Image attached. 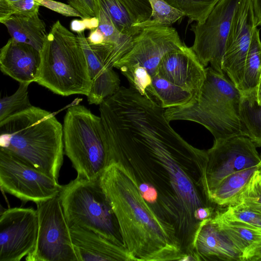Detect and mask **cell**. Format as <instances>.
I'll list each match as a JSON object with an SVG mask.
<instances>
[{
	"mask_svg": "<svg viewBox=\"0 0 261 261\" xmlns=\"http://www.w3.org/2000/svg\"><path fill=\"white\" fill-rule=\"evenodd\" d=\"M132 260H187L174 226L161 219L141 195L129 170L111 162L99 177Z\"/></svg>",
	"mask_w": 261,
	"mask_h": 261,
	"instance_id": "1",
	"label": "cell"
},
{
	"mask_svg": "<svg viewBox=\"0 0 261 261\" xmlns=\"http://www.w3.org/2000/svg\"><path fill=\"white\" fill-rule=\"evenodd\" d=\"M0 146L58 179L64 153L63 125L50 112L32 106L0 121Z\"/></svg>",
	"mask_w": 261,
	"mask_h": 261,
	"instance_id": "2",
	"label": "cell"
},
{
	"mask_svg": "<svg viewBox=\"0 0 261 261\" xmlns=\"http://www.w3.org/2000/svg\"><path fill=\"white\" fill-rule=\"evenodd\" d=\"M206 77L198 92L187 104L165 109L170 122L187 120L201 124L217 139L247 134L240 116L242 94L228 77L206 67Z\"/></svg>",
	"mask_w": 261,
	"mask_h": 261,
	"instance_id": "3",
	"label": "cell"
},
{
	"mask_svg": "<svg viewBox=\"0 0 261 261\" xmlns=\"http://www.w3.org/2000/svg\"><path fill=\"white\" fill-rule=\"evenodd\" d=\"M40 53L36 82L63 96L89 94L91 82L87 60L76 35L56 21Z\"/></svg>",
	"mask_w": 261,
	"mask_h": 261,
	"instance_id": "4",
	"label": "cell"
},
{
	"mask_svg": "<svg viewBox=\"0 0 261 261\" xmlns=\"http://www.w3.org/2000/svg\"><path fill=\"white\" fill-rule=\"evenodd\" d=\"M64 152L77 176L94 180L106 167L105 137L100 116L81 105L69 107L63 124Z\"/></svg>",
	"mask_w": 261,
	"mask_h": 261,
	"instance_id": "5",
	"label": "cell"
},
{
	"mask_svg": "<svg viewBox=\"0 0 261 261\" xmlns=\"http://www.w3.org/2000/svg\"><path fill=\"white\" fill-rule=\"evenodd\" d=\"M59 195L69 227L87 228L122 244L116 218L99 178L91 180L76 176L62 186Z\"/></svg>",
	"mask_w": 261,
	"mask_h": 261,
	"instance_id": "6",
	"label": "cell"
},
{
	"mask_svg": "<svg viewBox=\"0 0 261 261\" xmlns=\"http://www.w3.org/2000/svg\"><path fill=\"white\" fill-rule=\"evenodd\" d=\"M185 44L175 29L168 26L143 28L133 38V45L114 65L128 81L130 87L148 97L147 91L163 58Z\"/></svg>",
	"mask_w": 261,
	"mask_h": 261,
	"instance_id": "7",
	"label": "cell"
},
{
	"mask_svg": "<svg viewBox=\"0 0 261 261\" xmlns=\"http://www.w3.org/2000/svg\"><path fill=\"white\" fill-rule=\"evenodd\" d=\"M39 228L27 261H78L59 195L36 203Z\"/></svg>",
	"mask_w": 261,
	"mask_h": 261,
	"instance_id": "8",
	"label": "cell"
},
{
	"mask_svg": "<svg viewBox=\"0 0 261 261\" xmlns=\"http://www.w3.org/2000/svg\"><path fill=\"white\" fill-rule=\"evenodd\" d=\"M1 189L24 202L36 204L59 195L58 179L38 170L19 158L0 148Z\"/></svg>",
	"mask_w": 261,
	"mask_h": 261,
	"instance_id": "9",
	"label": "cell"
},
{
	"mask_svg": "<svg viewBox=\"0 0 261 261\" xmlns=\"http://www.w3.org/2000/svg\"><path fill=\"white\" fill-rule=\"evenodd\" d=\"M239 1L220 0L203 22L191 26L195 38L191 48L204 67L210 64L214 69L224 73L222 62L225 44Z\"/></svg>",
	"mask_w": 261,
	"mask_h": 261,
	"instance_id": "10",
	"label": "cell"
},
{
	"mask_svg": "<svg viewBox=\"0 0 261 261\" xmlns=\"http://www.w3.org/2000/svg\"><path fill=\"white\" fill-rule=\"evenodd\" d=\"M256 147L244 136L214 139L212 147L207 150L205 182L209 197L211 192L226 176L258 166L261 159Z\"/></svg>",
	"mask_w": 261,
	"mask_h": 261,
	"instance_id": "11",
	"label": "cell"
},
{
	"mask_svg": "<svg viewBox=\"0 0 261 261\" xmlns=\"http://www.w3.org/2000/svg\"><path fill=\"white\" fill-rule=\"evenodd\" d=\"M39 228L37 210L16 207L0 216V261H20L34 249Z\"/></svg>",
	"mask_w": 261,
	"mask_h": 261,
	"instance_id": "12",
	"label": "cell"
},
{
	"mask_svg": "<svg viewBox=\"0 0 261 261\" xmlns=\"http://www.w3.org/2000/svg\"><path fill=\"white\" fill-rule=\"evenodd\" d=\"M256 28L253 0H240L233 15L222 62L223 73L239 90L246 57Z\"/></svg>",
	"mask_w": 261,
	"mask_h": 261,
	"instance_id": "13",
	"label": "cell"
},
{
	"mask_svg": "<svg viewBox=\"0 0 261 261\" xmlns=\"http://www.w3.org/2000/svg\"><path fill=\"white\" fill-rule=\"evenodd\" d=\"M191 47L167 53L162 59L156 74L191 92L193 97L199 91L205 77L206 69Z\"/></svg>",
	"mask_w": 261,
	"mask_h": 261,
	"instance_id": "14",
	"label": "cell"
},
{
	"mask_svg": "<svg viewBox=\"0 0 261 261\" xmlns=\"http://www.w3.org/2000/svg\"><path fill=\"white\" fill-rule=\"evenodd\" d=\"M191 256L194 260L243 261V253L212 216L199 222L193 239Z\"/></svg>",
	"mask_w": 261,
	"mask_h": 261,
	"instance_id": "15",
	"label": "cell"
},
{
	"mask_svg": "<svg viewBox=\"0 0 261 261\" xmlns=\"http://www.w3.org/2000/svg\"><path fill=\"white\" fill-rule=\"evenodd\" d=\"M70 231L78 261L132 260L121 243L77 225Z\"/></svg>",
	"mask_w": 261,
	"mask_h": 261,
	"instance_id": "16",
	"label": "cell"
},
{
	"mask_svg": "<svg viewBox=\"0 0 261 261\" xmlns=\"http://www.w3.org/2000/svg\"><path fill=\"white\" fill-rule=\"evenodd\" d=\"M40 53L32 46L10 38L1 49L2 72L19 83L36 81L40 64Z\"/></svg>",
	"mask_w": 261,
	"mask_h": 261,
	"instance_id": "17",
	"label": "cell"
},
{
	"mask_svg": "<svg viewBox=\"0 0 261 261\" xmlns=\"http://www.w3.org/2000/svg\"><path fill=\"white\" fill-rule=\"evenodd\" d=\"M76 35L86 57L91 82L87 96L88 101L90 105H99L120 88L119 77L113 68L104 65L90 45L84 32L77 33Z\"/></svg>",
	"mask_w": 261,
	"mask_h": 261,
	"instance_id": "18",
	"label": "cell"
},
{
	"mask_svg": "<svg viewBox=\"0 0 261 261\" xmlns=\"http://www.w3.org/2000/svg\"><path fill=\"white\" fill-rule=\"evenodd\" d=\"M3 24L12 39L29 44L40 52L48 34L39 13L31 15L13 14Z\"/></svg>",
	"mask_w": 261,
	"mask_h": 261,
	"instance_id": "19",
	"label": "cell"
},
{
	"mask_svg": "<svg viewBox=\"0 0 261 261\" xmlns=\"http://www.w3.org/2000/svg\"><path fill=\"white\" fill-rule=\"evenodd\" d=\"M258 166L234 172L224 177L210 194L213 204L226 207L240 194Z\"/></svg>",
	"mask_w": 261,
	"mask_h": 261,
	"instance_id": "20",
	"label": "cell"
},
{
	"mask_svg": "<svg viewBox=\"0 0 261 261\" xmlns=\"http://www.w3.org/2000/svg\"><path fill=\"white\" fill-rule=\"evenodd\" d=\"M147 94L149 97L153 99L165 109L184 106L193 98L191 92L171 83L158 74L152 77Z\"/></svg>",
	"mask_w": 261,
	"mask_h": 261,
	"instance_id": "21",
	"label": "cell"
},
{
	"mask_svg": "<svg viewBox=\"0 0 261 261\" xmlns=\"http://www.w3.org/2000/svg\"><path fill=\"white\" fill-rule=\"evenodd\" d=\"M261 75V40L259 31H254L246 57L240 92L242 94H256Z\"/></svg>",
	"mask_w": 261,
	"mask_h": 261,
	"instance_id": "22",
	"label": "cell"
},
{
	"mask_svg": "<svg viewBox=\"0 0 261 261\" xmlns=\"http://www.w3.org/2000/svg\"><path fill=\"white\" fill-rule=\"evenodd\" d=\"M212 217L218 226L244 254L261 241V231L223 218L217 210Z\"/></svg>",
	"mask_w": 261,
	"mask_h": 261,
	"instance_id": "23",
	"label": "cell"
},
{
	"mask_svg": "<svg viewBox=\"0 0 261 261\" xmlns=\"http://www.w3.org/2000/svg\"><path fill=\"white\" fill-rule=\"evenodd\" d=\"M240 116L248 137L256 147H261V105L256 95L242 94Z\"/></svg>",
	"mask_w": 261,
	"mask_h": 261,
	"instance_id": "24",
	"label": "cell"
},
{
	"mask_svg": "<svg viewBox=\"0 0 261 261\" xmlns=\"http://www.w3.org/2000/svg\"><path fill=\"white\" fill-rule=\"evenodd\" d=\"M95 6L102 9L122 34L135 36L141 30L135 25L125 8L117 0H93Z\"/></svg>",
	"mask_w": 261,
	"mask_h": 261,
	"instance_id": "25",
	"label": "cell"
},
{
	"mask_svg": "<svg viewBox=\"0 0 261 261\" xmlns=\"http://www.w3.org/2000/svg\"><path fill=\"white\" fill-rule=\"evenodd\" d=\"M152 13L146 21L135 24L139 28L150 26H168L185 16L184 13L171 6L164 0H149Z\"/></svg>",
	"mask_w": 261,
	"mask_h": 261,
	"instance_id": "26",
	"label": "cell"
},
{
	"mask_svg": "<svg viewBox=\"0 0 261 261\" xmlns=\"http://www.w3.org/2000/svg\"><path fill=\"white\" fill-rule=\"evenodd\" d=\"M185 14L189 23H202L220 0H164Z\"/></svg>",
	"mask_w": 261,
	"mask_h": 261,
	"instance_id": "27",
	"label": "cell"
},
{
	"mask_svg": "<svg viewBox=\"0 0 261 261\" xmlns=\"http://www.w3.org/2000/svg\"><path fill=\"white\" fill-rule=\"evenodd\" d=\"M217 211L227 220L261 231V213L244 203H237Z\"/></svg>",
	"mask_w": 261,
	"mask_h": 261,
	"instance_id": "28",
	"label": "cell"
},
{
	"mask_svg": "<svg viewBox=\"0 0 261 261\" xmlns=\"http://www.w3.org/2000/svg\"><path fill=\"white\" fill-rule=\"evenodd\" d=\"M29 84L20 83L15 92L0 100V121L31 107L29 98Z\"/></svg>",
	"mask_w": 261,
	"mask_h": 261,
	"instance_id": "29",
	"label": "cell"
},
{
	"mask_svg": "<svg viewBox=\"0 0 261 261\" xmlns=\"http://www.w3.org/2000/svg\"><path fill=\"white\" fill-rule=\"evenodd\" d=\"M239 203H244L261 213V172L258 170L254 172L247 185L229 205Z\"/></svg>",
	"mask_w": 261,
	"mask_h": 261,
	"instance_id": "30",
	"label": "cell"
},
{
	"mask_svg": "<svg viewBox=\"0 0 261 261\" xmlns=\"http://www.w3.org/2000/svg\"><path fill=\"white\" fill-rule=\"evenodd\" d=\"M96 16L99 20L98 29L104 36L105 42L121 45L133 39L134 37L122 34L115 27L109 16L98 6H95Z\"/></svg>",
	"mask_w": 261,
	"mask_h": 261,
	"instance_id": "31",
	"label": "cell"
},
{
	"mask_svg": "<svg viewBox=\"0 0 261 261\" xmlns=\"http://www.w3.org/2000/svg\"><path fill=\"white\" fill-rule=\"evenodd\" d=\"M117 1L127 10L135 24L147 20L152 13V8L149 0Z\"/></svg>",
	"mask_w": 261,
	"mask_h": 261,
	"instance_id": "32",
	"label": "cell"
},
{
	"mask_svg": "<svg viewBox=\"0 0 261 261\" xmlns=\"http://www.w3.org/2000/svg\"><path fill=\"white\" fill-rule=\"evenodd\" d=\"M40 6L45 7L66 17H79L82 19L81 14L70 5L54 0H36Z\"/></svg>",
	"mask_w": 261,
	"mask_h": 261,
	"instance_id": "33",
	"label": "cell"
},
{
	"mask_svg": "<svg viewBox=\"0 0 261 261\" xmlns=\"http://www.w3.org/2000/svg\"><path fill=\"white\" fill-rule=\"evenodd\" d=\"M14 14L31 15L39 13L40 4L36 0H19L11 2Z\"/></svg>",
	"mask_w": 261,
	"mask_h": 261,
	"instance_id": "34",
	"label": "cell"
},
{
	"mask_svg": "<svg viewBox=\"0 0 261 261\" xmlns=\"http://www.w3.org/2000/svg\"><path fill=\"white\" fill-rule=\"evenodd\" d=\"M69 5L76 9L82 16V19L96 16L93 0H67Z\"/></svg>",
	"mask_w": 261,
	"mask_h": 261,
	"instance_id": "35",
	"label": "cell"
},
{
	"mask_svg": "<svg viewBox=\"0 0 261 261\" xmlns=\"http://www.w3.org/2000/svg\"><path fill=\"white\" fill-rule=\"evenodd\" d=\"M14 14L11 3L8 0H0V22L4 23Z\"/></svg>",
	"mask_w": 261,
	"mask_h": 261,
	"instance_id": "36",
	"label": "cell"
},
{
	"mask_svg": "<svg viewBox=\"0 0 261 261\" xmlns=\"http://www.w3.org/2000/svg\"><path fill=\"white\" fill-rule=\"evenodd\" d=\"M243 261H261V241L244 254Z\"/></svg>",
	"mask_w": 261,
	"mask_h": 261,
	"instance_id": "37",
	"label": "cell"
},
{
	"mask_svg": "<svg viewBox=\"0 0 261 261\" xmlns=\"http://www.w3.org/2000/svg\"><path fill=\"white\" fill-rule=\"evenodd\" d=\"M215 206H205L199 207L195 212L194 217L198 222L211 217L214 212Z\"/></svg>",
	"mask_w": 261,
	"mask_h": 261,
	"instance_id": "38",
	"label": "cell"
},
{
	"mask_svg": "<svg viewBox=\"0 0 261 261\" xmlns=\"http://www.w3.org/2000/svg\"><path fill=\"white\" fill-rule=\"evenodd\" d=\"M91 45H98L103 42L105 38L101 31L97 28L90 31V35L87 38Z\"/></svg>",
	"mask_w": 261,
	"mask_h": 261,
	"instance_id": "39",
	"label": "cell"
},
{
	"mask_svg": "<svg viewBox=\"0 0 261 261\" xmlns=\"http://www.w3.org/2000/svg\"><path fill=\"white\" fill-rule=\"evenodd\" d=\"M70 29L72 31L79 33L84 32L86 27L82 19H74L70 23Z\"/></svg>",
	"mask_w": 261,
	"mask_h": 261,
	"instance_id": "40",
	"label": "cell"
},
{
	"mask_svg": "<svg viewBox=\"0 0 261 261\" xmlns=\"http://www.w3.org/2000/svg\"><path fill=\"white\" fill-rule=\"evenodd\" d=\"M256 25L261 26V0H253Z\"/></svg>",
	"mask_w": 261,
	"mask_h": 261,
	"instance_id": "41",
	"label": "cell"
},
{
	"mask_svg": "<svg viewBox=\"0 0 261 261\" xmlns=\"http://www.w3.org/2000/svg\"><path fill=\"white\" fill-rule=\"evenodd\" d=\"M82 19L85 24L86 29H89L91 31L98 27L99 20L97 17L85 18Z\"/></svg>",
	"mask_w": 261,
	"mask_h": 261,
	"instance_id": "42",
	"label": "cell"
},
{
	"mask_svg": "<svg viewBox=\"0 0 261 261\" xmlns=\"http://www.w3.org/2000/svg\"><path fill=\"white\" fill-rule=\"evenodd\" d=\"M256 100L258 105H261V75L256 90Z\"/></svg>",
	"mask_w": 261,
	"mask_h": 261,
	"instance_id": "43",
	"label": "cell"
},
{
	"mask_svg": "<svg viewBox=\"0 0 261 261\" xmlns=\"http://www.w3.org/2000/svg\"><path fill=\"white\" fill-rule=\"evenodd\" d=\"M260 159H261V154H260ZM258 170L261 172V161L259 165H258Z\"/></svg>",
	"mask_w": 261,
	"mask_h": 261,
	"instance_id": "44",
	"label": "cell"
},
{
	"mask_svg": "<svg viewBox=\"0 0 261 261\" xmlns=\"http://www.w3.org/2000/svg\"><path fill=\"white\" fill-rule=\"evenodd\" d=\"M8 1H10V2H14L18 1H19V0H8Z\"/></svg>",
	"mask_w": 261,
	"mask_h": 261,
	"instance_id": "45",
	"label": "cell"
}]
</instances>
